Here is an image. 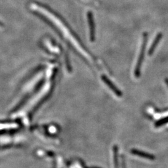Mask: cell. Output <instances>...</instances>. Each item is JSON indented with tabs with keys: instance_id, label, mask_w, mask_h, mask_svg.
I'll use <instances>...</instances> for the list:
<instances>
[{
	"instance_id": "1",
	"label": "cell",
	"mask_w": 168,
	"mask_h": 168,
	"mask_svg": "<svg viewBox=\"0 0 168 168\" xmlns=\"http://www.w3.org/2000/svg\"><path fill=\"white\" fill-rule=\"evenodd\" d=\"M147 41H148V33H145L143 34V43H142V45H141L140 53L138 61H137V63H136L135 70V75L136 78H139L141 74V66H142L143 61L144 60Z\"/></svg>"
},
{
	"instance_id": "2",
	"label": "cell",
	"mask_w": 168,
	"mask_h": 168,
	"mask_svg": "<svg viewBox=\"0 0 168 168\" xmlns=\"http://www.w3.org/2000/svg\"><path fill=\"white\" fill-rule=\"evenodd\" d=\"M102 80H103V81L107 85H108V87L111 89V90L115 93L116 94V95L118 96V97H121L122 96V92H121L119 89L115 85V84L110 80L109 78L107 77V76H105V75H102Z\"/></svg>"
},
{
	"instance_id": "3",
	"label": "cell",
	"mask_w": 168,
	"mask_h": 168,
	"mask_svg": "<svg viewBox=\"0 0 168 168\" xmlns=\"http://www.w3.org/2000/svg\"><path fill=\"white\" fill-rule=\"evenodd\" d=\"M162 33H159L157 34L156 36V38L153 41V43H152L151 47H150V48L149 49V51H148V54L149 55H152L153 53H154V52L156 48V47L157 46V44H159V41H161V38H162Z\"/></svg>"
},
{
	"instance_id": "4",
	"label": "cell",
	"mask_w": 168,
	"mask_h": 168,
	"mask_svg": "<svg viewBox=\"0 0 168 168\" xmlns=\"http://www.w3.org/2000/svg\"><path fill=\"white\" fill-rule=\"evenodd\" d=\"M88 22L90 25V39L92 41L95 40V26H94V23L93 21V18L91 14H88Z\"/></svg>"
},
{
	"instance_id": "5",
	"label": "cell",
	"mask_w": 168,
	"mask_h": 168,
	"mask_svg": "<svg viewBox=\"0 0 168 168\" xmlns=\"http://www.w3.org/2000/svg\"><path fill=\"white\" fill-rule=\"evenodd\" d=\"M167 123H168V117L157 121L156 123V127H161V126H162V125L166 124Z\"/></svg>"
},
{
	"instance_id": "6",
	"label": "cell",
	"mask_w": 168,
	"mask_h": 168,
	"mask_svg": "<svg viewBox=\"0 0 168 168\" xmlns=\"http://www.w3.org/2000/svg\"><path fill=\"white\" fill-rule=\"evenodd\" d=\"M165 82H166V83L167 84V87H168V78H166Z\"/></svg>"
}]
</instances>
